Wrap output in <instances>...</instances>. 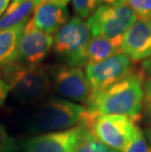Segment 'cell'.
Masks as SVG:
<instances>
[{
    "label": "cell",
    "instance_id": "1",
    "mask_svg": "<svg viewBox=\"0 0 151 152\" xmlns=\"http://www.w3.org/2000/svg\"><path fill=\"white\" fill-rule=\"evenodd\" d=\"M145 77L133 69L128 75L89 99L88 109L95 115H122L134 123L141 119Z\"/></svg>",
    "mask_w": 151,
    "mask_h": 152
},
{
    "label": "cell",
    "instance_id": "2",
    "mask_svg": "<svg viewBox=\"0 0 151 152\" xmlns=\"http://www.w3.org/2000/svg\"><path fill=\"white\" fill-rule=\"evenodd\" d=\"M88 107L68 99L51 96L36 109L31 118L30 130L33 134H48L69 130L82 122L90 127L95 117Z\"/></svg>",
    "mask_w": 151,
    "mask_h": 152
},
{
    "label": "cell",
    "instance_id": "3",
    "mask_svg": "<svg viewBox=\"0 0 151 152\" xmlns=\"http://www.w3.org/2000/svg\"><path fill=\"white\" fill-rule=\"evenodd\" d=\"M1 76L11 86V93L21 103H34L49 94L52 83L48 69L43 66H22L12 64L1 72Z\"/></svg>",
    "mask_w": 151,
    "mask_h": 152
},
{
    "label": "cell",
    "instance_id": "4",
    "mask_svg": "<svg viewBox=\"0 0 151 152\" xmlns=\"http://www.w3.org/2000/svg\"><path fill=\"white\" fill-rule=\"evenodd\" d=\"M90 38L86 22L75 16L55 34L53 50L65 65L82 68L88 65L86 49Z\"/></svg>",
    "mask_w": 151,
    "mask_h": 152
},
{
    "label": "cell",
    "instance_id": "5",
    "mask_svg": "<svg viewBox=\"0 0 151 152\" xmlns=\"http://www.w3.org/2000/svg\"><path fill=\"white\" fill-rule=\"evenodd\" d=\"M139 18L128 4L100 5L88 19L91 37L122 38Z\"/></svg>",
    "mask_w": 151,
    "mask_h": 152
},
{
    "label": "cell",
    "instance_id": "6",
    "mask_svg": "<svg viewBox=\"0 0 151 152\" xmlns=\"http://www.w3.org/2000/svg\"><path fill=\"white\" fill-rule=\"evenodd\" d=\"M137 126L122 115H96L89 132L96 140L115 152H124L133 140Z\"/></svg>",
    "mask_w": 151,
    "mask_h": 152
},
{
    "label": "cell",
    "instance_id": "7",
    "mask_svg": "<svg viewBox=\"0 0 151 152\" xmlns=\"http://www.w3.org/2000/svg\"><path fill=\"white\" fill-rule=\"evenodd\" d=\"M89 132V125L82 122L69 130L37 134L22 143V152H77Z\"/></svg>",
    "mask_w": 151,
    "mask_h": 152
},
{
    "label": "cell",
    "instance_id": "8",
    "mask_svg": "<svg viewBox=\"0 0 151 152\" xmlns=\"http://www.w3.org/2000/svg\"><path fill=\"white\" fill-rule=\"evenodd\" d=\"M52 87L60 95L76 103L88 104L90 86L85 73L80 67L53 65L48 68Z\"/></svg>",
    "mask_w": 151,
    "mask_h": 152
},
{
    "label": "cell",
    "instance_id": "9",
    "mask_svg": "<svg viewBox=\"0 0 151 152\" xmlns=\"http://www.w3.org/2000/svg\"><path fill=\"white\" fill-rule=\"evenodd\" d=\"M131 61L124 53H119L97 63L88 64L85 75L90 86V97L124 79L131 70Z\"/></svg>",
    "mask_w": 151,
    "mask_h": 152
},
{
    "label": "cell",
    "instance_id": "10",
    "mask_svg": "<svg viewBox=\"0 0 151 152\" xmlns=\"http://www.w3.org/2000/svg\"><path fill=\"white\" fill-rule=\"evenodd\" d=\"M53 46L52 35L37 30L30 19L25 25L19 40L15 64L22 66H40Z\"/></svg>",
    "mask_w": 151,
    "mask_h": 152
},
{
    "label": "cell",
    "instance_id": "11",
    "mask_svg": "<svg viewBox=\"0 0 151 152\" xmlns=\"http://www.w3.org/2000/svg\"><path fill=\"white\" fill-rule=\"evenodd\" d=\"M121 51L131 62H140L151 56V20L139 19L125 33Z\"/></svg>",
    "mask_w": 151,
    "mask_h": 152
},
{
    "label": "cell",
    "instance_id": "12",
    "mask_svg": "<svg viewBox=\"0 0 151 152\" xmlns=\"http://www.w3.org/2000/svg\"><path fill=\"white\" fill-rule=\"evenodd\" d=\"M70 20L67 6H59L48 2L39 3L33 14V24L44 34H56Z\"/></svg>",
    "mask_w": 151,
    "mask_h": 152
},
{
    "label": "cell",
    "instance_id": "13",
    "mask_svg": "<svg viewBox=\"0 0 151 152\" xmlns=\"http://www.w3.org/2000/svg\"><path fill=\"white\" fill-rule=\"evenodd\" d=\"M38 4V0H11L5 13L0 18V31L27 23Z\"/></svg>",
    "mask_w": 151,
    "mask_h": 152
},
{
    "label": "cell",
    "instance_id": "14",
    "mask_svg": "<svg viewBox=\"0 0 151 152\" xmlns=\"http://www.w3.org/2000/svg\"><path fill=\"white\" fill-rule=\"evenodd\" d=\"M26 24L27 23L0 31V72L15 63L18 54L19 40Z\"/></svg>",
    "mask_w": 151,
    "mask_h": 152
},
{
    "label": "cell",
    "instance_id": "15",
    "mask_svg": "<svg viewBox=\"0 0 151 152\" xmlns=\"http://www.w3.org/2000/svg\"><path fill=\"white\" fill-rule=\"evenodd\" d=\"M122 38L91 37L86 49L88 64L100 62L109 57L121 53Z\"/></svg>",
    "mask_w": 151,
    "mask_h": 152
},
{
    "label": "cell",
    "instance_id": "16",
    "mask_svg": "<svg viewBox=\"0 0 151 152\" xmlns=\"http://www.w3.org/2000/svg\"><path fill=\"white\" fill-rule=\"evenodd\" d=\"M74 11L81 19H88L101 5L100 0H72Z\"/></svg>",
    "mask_w": 151,
    "mask_h": 152
},
{
    "label": "cell",
    "instance_id": "17",
    "mask_svg": "<svg viewBox=\"0 0 151 152\" xmlns=\"http://www.w3.org/2000/svg\"><path fill=\"white\" fill-rule=\"evenodd\" d=\"M124 152H151V147L146 135L137 127L133 140Z\"/></svg>",
    "mask_w": 151,
    "mask_h": 152
},
{
    "label": "cell",
    "instance_id": "18",
    "mask_svg": "<svg viewBox=\"0 0 151 152\" xmlns=\"http://www.w3.org/2000/svg\"><path fill=\"white\" fill-rule=\"evenodd\" d=\"M77 152H115L114 150L110 149L104 144H102L100 141L97 140L88 132L82 141L81 145H80L79 149Z\"/></svg>",
    "mask_w": 151,
    "mask_h": 152
},
{
    "label": "cell",
    "instance_id": "19",
    "mask_svg": "<svg viewBox=\"0 0 151 152\" xmlns=\"http://www.w3.org/2000/svg\"><path fill=\"white\" fill-rule=\"evenodd\" d=\"M20 149L17 140L7 132L3 124H0V152H16Z\"/></svg>",
    "mask_w": 151,
    "mask_h": 152
},
{
    "label": "cell",
    "instance_id": "20",
    "mask_svg": "<svg viewBox=\"0 0 151 152\" xmlns=\"http://www.w3.org/2000/svg\"><path fill=\"white\" fill-rule=\"evenodd\" d=\"M128 5L140 20H151V0H128Z\"/></svg>",
    "mask_w": 151,
    "mask_h": 152
},
{
    "label": "cell",
    "instance_id": "21",
    "mask_svg": "<svg viewBox=\"0 0 151 152\" xmlns=\"http://www.w3.org/2000/svg\"><path fill=\"white\" fill-rule=\"evenodd\" d=\"M143 91V105L145 107L147 115L151 119V77L146 79L145 82H144Z\"/></svg>",
    "mask_w": 151,
    "mask_h": 152
},
{
    "label": "cell",
    "instance_id": "22",
    "mask_svg": "<svg viewBox=\"0 0 151 152\" xmlns=\"http://www.w3.org/2000/svg\"><path fill=\"white\" fill-rule=\"evenodd\" d=\"M10 92H11L10 85L0 76V107L5 105V102L7 100L8 95Z\"/></svg>",
    "mask_w": 151,
    "mask_h": 152
},
{
    "label": "cell",
    "instance_id": "23",
    "mask_svg": "<svg viewBox=\"0 0 151 152\" xmlns=\"http://www.w3.org/2000/svg\"><path fill=\"white\" fill-rule=\"evenodd\" d=\"M141 73L143 74V76L145 77V79H149L151 77V56L148 59L144 60L141 65Z\"/></svg>",
    "mask_w": 151,
    "mask_h": 152
},
{
    "label": "cell",
    "instance_id": "24",
    "mask_svg": "<svg viewBox=\"0 0 151 152\" xmlns=\"http://www.w3.org/2000/svg\"><path fill=\"white\" fill-rule=\"evenodd\" d=\"M101 2H103L106 5H122V4H128V0H100Z\"/></svg>",
    "mask_w": 151,
    "mask_h": 152
},
{
    "label": "cell",
    "instance_id": "25",
    "mask_svg": "<svg viewBox=\"0 0 151 152\" xmlns=\"http://www.w3.org/2000/svg\"><path fill=\"white\" fill-rule=\"evenodd\" d=\"M38 2H48V3H52V4H56L59 6H67L68 3L70 2V0H38Z\"/></svg>",
    "mask_w": 151,
    "mask_h": 152
},
{
    "label": "cell",
    "instance_id": "26",
    "mask_svg": "<svg viewBox=\"0 0 151 152\" xmlns=\"http://www.w3.org/2000/svg\"><path fill=\"white\" fill-rule=\"evenodd\" d=\"M11 0H0V18L2 17L3 14L5 13L6 9L10 4Z\"/></svg>",
    "mask_w": 151,
    "mask_h": 152
},
{
    "label": "cell",
    "instance_id": "27",
    "mask_svg": "<svg viewBox=\"0 0 151 152\" xmlns=\"http://www.w3.org/2000/svg\"><path fill=\"white\" fill-rule=\"evenodd\" d=\"M146 138L148 140L149 144H150V147H151V119H150V122H149V126L147 128V132H146Z\"/></svg>",
    "mask_w": 151,
    "mask_h": 152
}]
</instances>
